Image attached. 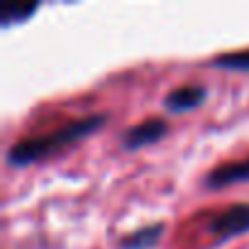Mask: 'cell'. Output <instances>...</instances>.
<instances>
[{
    "instance_id": "obj_2",
    "label": "cell",
    "mask_w": 249,
    "mask_h": 249,
    "mask_svg": "<svg viewBox=\"0 0 249 249\" xmlns=\"http://www.w3.org/2000/svg\"><path fill=\"white\" fill-rule=\"evenodd\" d=\"M208 232L215 242H225L249 232V203H234L217 210L208 220Z\"/></svg>"
},
{
    "instance_id": "obj_3",
    "label": "cell",
    "mask_w": 249,
    "mask_h": 249,
    "mask_svg": "<svg viewBox=\"0 0 249 249\" xmlns=\"http://www.w3.org/2000/svg\"><path fill=\"white\" fill-rule=\"evenodd\" d=\"M166 132H169V122L164 117H147V120L132 124L130 130H124L122 147L124 149H142V147L159 142Z\"/></svg>"
},
{
    "instance_id": "obj_7",
    "label": "cell",
    "mask_w": 249,
    "mask_h": 249,
    "mask_svg": "<svg viewBox=\"0 0 249 249\" xmlns=\"http://www.w3.org/2000/svg\"><path fill=\"white\" fill-rule=\"evenodd\" d=\"M39 10V3H30V5H15V3H8L0 13V25L3 27H10L15 22H25L27 18H32L35 13Z\"/></svg>"
},
{
    "instance_id": "obj_8",
    "label": "cell",
    "mask_w": 249,
    "mask_h": 249,
    "mask_svg": "<svg viewBox=\"0 0 249 249\" xmlns=\"http://www.w3.org/2000/svg\"><path fill=\"white\" fill-rule=\"evenodd\" d=\"M213 66L227 69V71H249V49L220 54V56L213 59Z\"/></svg>"
},
{
    "instance_id": "obj_1",
    "label": "cell",
    "mask_w": 249,
    "mask_h": 249,
    "mask_svg": "<svg viewBox=\"0 0 249 249\" xmlns=\"http://www.w3.org/2000/svg\"><path fill=\"white\" fill-rule=\"evenodd\" d=\"M107 115H88V117H78V120H71L61 127L47 132V135H37V137H27V140H20L15 142L8 154H5V161L10 166H30L39 159H47L76 142H81L83 137L93 135L95 130H100L105 124Z\"/></svg>"
},
{
    "instance_id": "obj_4",
    "label": "cell",
    "mask_w": 249,
    "mask_h": 249,
    "mask_svg": "<svg viewBox=\"0 0 249 249\" xmlns=\"http://www.w3.org/2000/svg\"><path fill=\"white\" fill-rule=\"evenodd\" d=\"M205 98H208V88L203 83H186V86H178V88H174V90L166 93L164 107L169 112L181 115V112H188V110L200 107L205 103Z\"/></svg>"
},
{
    "instance_id": "obj_6",
    "label": "cell",
    "mask_w": 249,
    "mask_h": 249,
    "mask_svg": "<svg viewBox=\"0 0 249 249\" xmlns=\"http://www.w3.org/2000/svg\"><path fill=\"white\" fill-rule=\"evenodd\" d=\"M161 234H164V222L144 225L130 234H124L120 239V249H152L161 242Z\"/></svg>"
},
{
    "instance_id": "obj_5",
    "label": "cell",
    "mask_w": 249,
    "mask_h": 249,
    "mask_svg": "<svg viewBox=\"0 0 249 249\" xmlns=\"http://www.w3.org/2000/svg\"><path fill=\"white\" fill-rule=\"evenodd\" d=\"M249 181V157L239 161H225L215 169H210L203 178L205 188H227L234 183H247Z\"/></svg>"
}]
</instances>
